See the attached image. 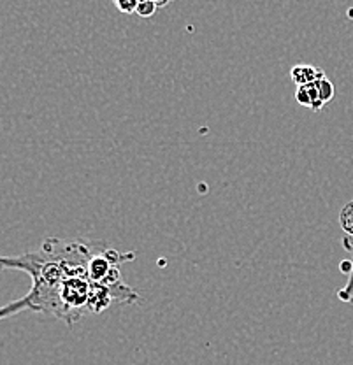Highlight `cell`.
Returning <instances> with one entry per match:
<instances>
[{"label": "cell", "instance_id": "cell-1", "mask_svg": "<svg viewBox=\"0 0 353 365\" xmlns=\"http://www.w3.org/2000/svg\"><path fill=\"white\" fill-rule=\"evenodd\" d=\"M95 246L97 242L49 237L36 251L18 257H0V271L11 269L26 272L32 277L29 294L0 307V322L24 311L51 314L62 319L63 287L71 277L88 276V262Z\"/></svg>", "mask_w": 353, "mask_h": 365}, {"label": "cell", "instance_id": "cell-2", "mask_svg": "<svg viewBox=\"0 0 353 365\" xmlns=\"http://www.w3.org/2000/svg\"><path fill=\"white\" fill-rule=\"evenodd\" d=\"M295 98L301 106L305 108L314 109V111H320L324 108V102H322L320 93H318V88L314 83H309V85L305 86H297V91H295Z\"/></svg>", "mask_w": 353, "mask_h": 365}, {"label": "cell", "instance_id": "cell-3", "mask_svg": "<svg viewBox=\"0 0 353 365\" xmlns=\"http://www.w3.org/2000/svg\"><path fill=\"white\" fill-rule=\"evenodd\" d=\"M290 76L292 79H294L295 85L305 86V85H309V83H314L317 79L324 78L325 74L322 68H317L313 66H295L292 67Z\"/></svg>", "mask_w": 353, "mask_h": 365}, {"label": "cell", "instance_id": "cell-4", "mask_svg": "<svg viewBox=\"0 0 353 365\" xmlns=\"http://www.w3.org/2000/svg\"><path fill=\"white\" fill-rule=\"evenodd\" d=\"M314 85H317L318 93H320V98H322V102H324V104H327V102L332 101L334 86H332V83H330L329 79L325 78V76H324V78L317 79V81H314Z\"/></svg>", "mask_w": 353, "mask_h": 365}, {"label": "cell", "instance_id": "cell-5", "mask_svg": "<svg viewBox=\"0 0 353 365\" xmlns=\"http://www.w3.org/2000/svg\"><path fill=\"white\" fill-rule=\"evenodd\" d=\"M344 246H347V248L353 253V235H348V237H344ZM339 299L344 300V302H350V300H353V269H352L350 283L347 284V288H344V290L339 292Z\"/></svg>", "mask_w": 353, "mask_h": 365}, {"label": "cell", "instance_id": "cell-6", "mask_svg": "<svg viewBox=\"0 0 353 365\" xmlns=\"http://www.w3.org/2000/svg\"><path fill=\"white\" fill-rule=\"evenodd\" d=\"M157 9L158 6L153 2V0H139L135 13H138L141 18H151Z\"/></svg>", "mask_w": 353, "mask_h": 365}, {"label": "cell", "instance_id": "cell-7", "mask_svg": "<svg viewBox=\"0 0 353 365\" xmlns=\"http://www.w3.org/2000/svg\"><path fill=\"white\" fill-rule=\"evenodd\" d=\"M139 0H115V6L121 13H135Z\"/></svg>", "mask_w": 353, "mask_h": 365}, {"label": "cell", "instance_id": "cell-8", "mask_svg": "<svg viewBox=\"0 0 353 365\" xmlns=\"http://www.w3.org/2000/svg\"><path fill=\"white\" fill-rule=\"evenodd\" d=\"M155 4H157L158 7H164V6H167V4L169 2H173V0H153Z\"/></svg>", "mask_w": 353, "mask_h": 365}]
</instances>
